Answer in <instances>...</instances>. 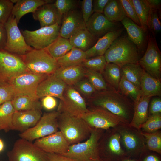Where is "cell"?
<instances>
[{"mask_svg":"<svg viewBox=\"0 0 161 161\" xmlns=\"http://www.w3.org/2000/svg\"><path fill=\"white\" fill-rule=\"evenodd\" d=\"M73 48L69 39L59 35L45 49L53 58L57 59L65 55Z\"/></svg>","mask_w":161,"mask_h":161,"instance_id":"30","label":"cell"},{"mask_svg":"<svg viewBox=\"0 0 161 161\" xmlns=\"http://www.w3.org/2000/svg\"><path fill=\"white\" fill-rule=\"evenodd\" d=\"M15 96V91L10 85H0V106L6 102L11 101Z\"/></svg>","mask_w":161,"mask_h":161,"instance_id":"47","label":"cell"},{"mask_svg":"<svg viewBox=\"0 0 161 161\" xmlns=\"http://www.w3.org/2000/svg\"><path fill=\"white\" fill-rule=\"evenodd\" d=\"M75 86L79 91L87 96L92 95L96 91L87 79L81 80L75 84Z\"/></svg>","mask_w":161,"mask_h":161,"instance_id":"48","label":"cell"},{"mask_svg":"<svg viewBox=\"0 0 161 161\" xmlns=\"http://www.w3.org/2000/svg\"><path fill=\"white\" fill-rule=\"evenodd\" d=\"M89 110L85 100L79 92L72 86H67L57 111L60 113H64L81 117Z\"/></svg>","mask_w":161,"mask_h":161,"instance_id":"15","label":"cell"},{"mask_svg":"<svg viewBox=\"0 0 161 161\" xmlns=\"http://www.w3.org/2000/svg\"><path fill=\"white\" fill-rule=\"evenodd\" d=\"M14 6L11 0H0V23L4 24L12 15Z\"/></svg>","mask_w":161,"mask_h":161,"instance_id":"44","label":"cell"},{"mask_svg":"<svg viewBox=\"0 0 161 161\" xmlns=\"http://www.w3.org/2000/svg\"><path fill=\"white\" fill-rule=\"evenodd\" d=\"M57 122L58 129L69 145L88 138L92 129L81 117L64 113H60Z\"/></svg>","mask_w":161,"mask_h":161,"instance_id":"2","label":"cell"},{"mask_svg":"<svg viewBox=\"0 0 161 161\" xmlns=\"http://www.w3.org/2000/svg\"><path fill=\"white\" fill-rule=\"evenodd\" d=\"M81 117L92 129L106 130L126 123L120 117L100 107H94Z\"/></svg>","mask_w":161,"mask_h":161,"instance_id":"11","label":"cell"},{"mask_svg":"<svg viewBox=\"0 0 161 161\" xmlns=\"http://www.w3.org/2000/svg\"><path fill=\"white\" fill-rule=\"evenodd\" d=\"M32 16L39 21L41 27L48 26L61 23L62 16L60 14L54 3L45 4L38 8Z\"/></svg>","mask_w":161,"mask_h":161,"instance_id":"22","label":"cell"},{"mask_svg":"<svg viewBox=\"0 0 161 161\" xmlns=\"http://www.w3.org/2000/svg\"><path fill=\"white\" fill-rule=\"evenodd\" d=\"M29 72L21 56L0 49V85L7 84L14 77Z\"/></svg>","mask_w":161,"mask_h":161,"instance_id":"7","label":"cell"},{"mask_svg":"<svg viewBox=\"0 0 161 161\" xmlns=\"http://www.w3.org/2000/svg\"><path fill=\"white\" fill-rule=\"evenodd\" d=\"M67 85L54 74L48 75L38 85L36 95L38 99L47 96L63 99L64 92Z\"/></svg>","mask_w":161,"mask_h":161,"instance_id":"19","label":"cell"},{"mask_svg":"<svg viewBox=\"0 0 161 161\" xmlns=\"http://www.w3.org/2000/svg\"><path fill=\"white\" fill-rule=\"evenodd\" d=\"M102 73L112 89L118 91L121 77L120 66L114 63H107Z\"/></svg>","mask_w":161,"mask_h":161,"instance_id":"36","label":"cell"},{"mask_svg":"<svg viewBox=\"0 0 161 161\" xmlns=\"http://www.w3.org/2000/svg\"><path fill=\"white\" fill-rule=\"evenodd\" d=\"M94 107L105 109L122 119L127 124L131 122L134 113V102L118 91L112 89L96 94L92 98Z\"/></svg>","mask_w":161,"mask_h":161,"instance_id":"1","label":"cell"},{"mask_svg":"<svg viewBox=\"0 0 161 161\" xmlns=\"http://www.w3.org/2000/svg\"><path fill=\"white\" fill-rule=\"evenodd\" d=\"M104 130L92 129L86 141L70 145L66 152L61 155L76 161H91L99 157L98 143Z\"/></svg>","mask_w":161,"mask_h":161,"instance_id":"4","label":"cell"},{"mask_svg":"<svg viewBox=\"0 0 161 161\" xmlns=\"http://www.w3.org/2000/svg\"><path fill=\"white\" fill-rule=\"evenodd\" d=\"M26 67L33 73L49 75L53 74L60 66L46 49H33L21 56Z\"/></svg>","mask_w":161,"mask_h":161,"instance_id":"5","label":"cell"},{"mask_svg":"<svg viewBox=\"0 0 161 161\" xmlns=\"http://www.w3.org/2000/svg\"><path fill=\"white\" fill-rule=\"evenodd\" d=\"M18 24L15 17L12 15L4 24L7 35V43L4 49L21 56L33 48L26 43Z\"/></svg>","mask_w":161,"mask_h":161,"instance_id":"13","label":"cell"},{"mask_svg":"<svg viewBox=\"0 0 161 161\" xmlns=\"http://www.w3.org/2000/svg\"><path fill=\"white\" fill-rule=\"evenodd\" d=\"M60 27V24H56L34 31L22 30L21 32L29 46L35 49H45L59 35Z\"/></svg>","mask_w":161,"mask_h":161,"instance_id":"10","label":"cell"},{"mask_svg":"<svg viewBox=\"0 0 161 161\" xmlns=\"http://www.w3.org/2000/svg\"><path fill=\"white\" fill-rule=\"evenodd\" d=\"M161 129V114L150 115L147 120L142 124L140 129L142 131L152 133Z\"/></svg>","mask_w":161,"mask_h":161,"instance_id":"42","label":"cell"},{"mask_svg":"<svg viewBox=\"0 0 161 161\" xmlns=\"http://www.w3.org/2000/svg\"><path fill=\"white\" fill-rule=\"evenodd\" d=\"M11 102L15 111L41 110L42 107L38 100L24 95L15 96Z\"/></svg>","mask_w":161,"mask_h":161,"instance_id":"32","label":"cell"},{"mask_svg":"<svg viewBox=\"0 0 161 161\" xmlns=\"http://www.w3.org/2000/svg\"><path fill=\"white\" fill-rule=\"evenodd\" d=\"M140 23L145 32L148 28L147 19L150 8L145 0H131Z\"/></svg>","mask_w":161,"mask_h":161,"instance_id":"38","label":"cell"},{"mask_svg":"<svg viewBox=\"0 0 161 161\" xmlns=\"http://www.w3.org/2000/svg\"><path fill=\"white\" fill-rule=\"evenodd\" d=\"M120 67L121 75L141 90L140 80L143 69L138 63L127 64Z\"/></svg>","mask_w":161,"mask_h":161,"instance_id":"34","label":"cell"},{"mask_svg":"<svg viewBox=\"0 0 161 161\" xmlns=\"http://www.w3.org/2000/svg\"><path fill=\"white\" fill-rule=\"evenodd\" d=\"M106 130L99 141V155L100 152L106 153L109 157L108 161H112V160L120 161L127 158L122 147L120 135L116 128Z\"/></svg>","mask_w":161,"mask_h":161,"instance_id":"14","label":"cell"},{"mask_svg":"<svg viewBox=\"0 0 161 161\" xmlns=\"http://www.w3.org/2000/svg\"><path fill=\"white\" fill-rule=\"evenodd\" d=\"M86 69L81 64L59 66L53 74L67 86L75 85L85 76Z\"/></svg>","mask_w":161,"mask_h":161,"instance_id":"23","label":"cell"},{"mask_svg":"<svg viewBox=\"0 0 161 161\" xmlns=\"http://www.w3.org/2000/svg\"><path fill=\"white\" fill-rule=\"evenodd\" d=\"M15 111L11 101L6 102L0 106V131L7 132L13 130L12 121Z\"/></svg>","mask_w":161,"mask_h":161,"instance_id":"33","label":"cell"},{"mask_svg":"<svg viewBox=\"0 0 161 161\" xmlns=\"http://www.w3.org/2000/svg\"><path fill=\"white\" fill-rule=\"evenodd\" d=\"M160 17L158 10L150 8L147 19L148 27L153 33H157L161 31Z\"/></svg>","mask_w":161,"mask_h":161,"instance_id":"43","label":"cell"},{"mask_svg":"<svg viewBox=\"0 0 161 161\" xmlns=\"http://www.w3.org/2000/svg\"><path fill=\"white\" fill-rule=\"evenodd\" d=\"M4 148V144L3 140L0 138V152H1Z\"/></svg>","mask_w":161,"mask_h":161,"instance_id":"57","label":"cell"},{"mask_svg":"<svg viewBox=\"0 0 161 161\" xmlns=\"http://www.w3.org/2000/svg\"><path fill=\"white\" fill-rule=\"evenodd\" d=\"M143 152L145 155L142 161H160L159 156L155 154L156 152L148 150L146 147Z\"/></svg>","mask_w":161,"mask_h":161,"instance_id":"55","label":"cell"},{"mask_svg":"<svg viewBox=\"0 0 161 161\" xmlns=\"http://www.w3.org/2000/svg\"><path fill=\"white\" fill-rule=\"evenodd\" d=\"M97 38L85 28L77 32L69 39L73 47L86 52L93 46Z\"/></svg>","mask_w":161,"mask_h":161,"instance_id":"29","label":"cell"},{"mask_svg":"<svg viewBox=\"0 0 161 161\" xmlns=\"http://www.w3.org/2000/svg\"><path fill=\"white\" fill-rule=\"evenodd\" d=\"M63 15L59 31L60 36L69 39L78 31L86 28L81 11L75 9Z\"/></svg>","mask_w":161,"mask_h":161,"instance_id":"18","label":"cell"},{"mask_svg":"<svg viewBox=\"0 0 161 161\" xmlns=\"http://www.w3.org/2000/svg\"><path fill=\"white\" fill-rule=\"evenodd\" d=\"M150 9L158 10L161 5L160 0H145Z\"/></svg>","mask_w":161,"mask_h":161,"instance_id":"56","label":"cell"},{"mask_svg":"<svg viewBox=\"0 0 161 161\" xmlns=\"http://www.w3.org/2000/svg\"><path fill=\"white\" fill-rule=\"evenodd\" d=\"M41 102L42 106L47 110H51L57 106V102L55 97L47 96L42 98Z\"/></svg>","mask_w":161,"mask_h":161,"instance_id":"50","label":"cell"},{"mask_svg":"<svg viewBox=\"0 0 161 161\" xmlns=\"http://www.w3.org/2000/svg\"><path fill=\"white\" fill-rule=\"evenodd\" d=\"M109 0H93V13H103L104 9Z\"/></svg>","mask_w":161,"mask_h":161,"instance_id":"52","label":"cell"},{"mask_svg":"<svg viewBox=\"0 0 161 161\" xmlns=\"http://www.w3.org/2000/svg\"><path fill=\"white\" fill-rule=\"evenodd\" d=\"M92 2V0H83L81 2V12L85 23L93 13Z\"/></svg>","mask_w":161,"mask_h":161,"instance_id":"49","label":"cell"},{"mask_svg":"<svg viewBox=\"0 0 161 161\" xmlns=\"http://www.w3.org/2000/svg\"><path fill=\"white\" fill-rule=\"evenodd\" d=\"M139 52L128 37L119 36L113 41L104 55L107 63H114L120 66L127 64L138 63Z\"/></svg>","mask_w":161,"mask_h":161,"instance_id":"3","label":"cell"},{"mask_svg":"<svg viewBox=\"0 0 161 161\" xmlns=\"http://www.w3.org/2000/svg\"><path fill=\"white\" fill-rule=\"evenodd\" d=\"M48 161H76L62 155L55 153H47Z\"/></svg>","mask_w":161,"mask_h":161,"instance_id":"54","label":"cell"},{"mask_svg":"<svg viewBox=\"0 0 161 161\" xmlns=\"http://www.w3.org/2000/svg\"><path fill=\"white\" fill-rule=\"evenodd\" d=\"M107 64L104 55L86 59L81 65L85 69L103 73Z\"/></svg>","mask_w":161,"mask_h":161,"instance_id":"41","label":"cell"},{"mask_svg":"<svg viewBox=\"0 0 161 161\" xmlns=\"http://www.w3.org/2000/svg\"><path fill=\"white\" fill-rule=\"evenodd\" d=\"M91 161H105L101 159L99 157L92 160Z\"/></svg>","mask_w":161,"mask_h":161,"instance_id":"59","label":"cell"},{"mask_svg":"<svg viewBox=\"0 0 161 161\" xmlns=\"http://www.w3.org/2000/svg\"><path fill=\"white\" fill-rule=\"evenodd\" d=\"M126 16L141 27L140 23L131 0H119Z\"/></svg>","mask_w":161,"mask_h":161,"instance_id":"45","label":"cell"},{"mask_svg":"<svg viewBox=\"0 0 161 161\" xmlns=\"http://www.w3.org/2000/svg\"><path fill=\"white\" fill-rule=\"evenodd\" d=\"M151 98L142 95L134 102L133 115L129 126L140 129V126L147 120Z\"/></svg>","mask_w":161,"mask_h":161,"instance_id":"25","label":"cell"},{"mask_svg":"<svg viewBox=\"0 0 161 161\" xmlns=\"http://www.w3.org/2000/svg\"><path fill=\"white\" fill-rule=\"evenodd\" d=\"M42 116L41 110L15 111L13 116V130L22 133L34 126Z\"/></svg>","mask_w":161,"mask_h":161,"instance_id":"21","label":"cell"},{"mask_svg":"<svg viewBox=\"0 0 161 161\" xmlns=\"http://www.w3.org/2000/svg\"><path fill=\"white\" fill-rule=\"evenodd\" d=\"M140 85L142 95L150 97L161 96L160 80L153 77L143 69L141 74Z\"/></svg>","mask_w":161,"mask_h":161,"instance_id":"28","label":"cell"},{"mask_svg":"<svg viewBox=\"0 0 161 161\" xmlns=\"http://www.w3.org/2000/svg\"><path fill=\"white\" fill-rule=\"evenodd\" d=\"M121 22L127 31L128 38L136 46L139 52L143 50L145 40L143 29L126 16Z\"/></svg>","mask_w":161,"mask_h":161,"instance_id":"26","label":"cell"},{"mask_svg":"<svg viewBox=\"0 0 161 161\" xmlns=\"http://www.w3.org/2000/svg\"><path fill=\"white\" fill-rule=\"evenodd\" d=\"M138 64L147 73L160 80L161 52L155 38L150 35L145 53L140 59Z\"/></svg>","mask_w":161,"mask_h":161,"instance_id":"16","label":"cell"},{"mask_svg":"<svg viewBox=\"0 0 161 161\" xmlns=\"http://www.w3.org/2000/svg\"><path fill=\"white\" fill-rule=\"evenodd\" d=\"M123 30L122 29L116 30L99 38L92 47L85 52L86 59L104 55L113 41L120 36Z\"/></svg>","mask_w":161,"mask_h":161,"instance_id":"24","label":"cell"},{"mask_svg":"<svg viewBox=\"0 0 161 161\" xmlns=\"http://www.w3.org/2000/svg\"><path fill=\"white\" fill-rule=\"evenodd\" d=\"M7 39V31L4 24L0 23V49H4Z\"/></svg>","mask_w":161,"mask_h":161,"instance_id":"53","label":"cell"},{"mask_svg":"<svg viewBox=\"0 0 161 161\" xmlns=\"http://www.w3.org/2000/svg\"><path fill=\"white\" fill-rule=\"evenodd\" d=\"M115 22L109 21L103 13H93L85 23L86 29L93 35L100 38L116 30Z\"/></svg>","mask_w":161,"mask_h":161,"instance_id":"20","label":"cell"},{"mask_svg":"<svg viewBox=\"0 0 161 161\" xmlns=\"http://www.w3.org/2000/svg\"><path fill=\"white\" fill-rule=\"evenodd\" d=\"M86 69L85 76L96 90L107 89V86L101 74L98 72Z\"/></svg>","mask_w":161,"mask_h":161,"instance_id":"40","label":"cell"},{"mask_svg":"<svg viewBox=\"0 0 161 161\" xmlns=\"http://www.w3.org/2000/svg\"><path fill=\"white\" fill-rule=\"evenodd\" d=\"M144 137L146 148L148 150L161 154V131L160 130L152 133L142 131Z\"/></svg>","mask_w":161,"mask_h":161,"instance_id":"39","label":"cell"},{"mask_svg":"<svg viewBox=\"0 0 161 161\" xmlns=\"http://www.w3.org/2000/svg\"><path fill=\"white\" fill-rule=\"evenodd\" d=\"M53 2L49 0H17L14 5L12 15L18 24L24 15L29 13H33L39 7Z\"/></svg>","mask_w":161,"mask_h":161,"instance_id":"27","label":"cell"},{"mask_svg":"<svg viewBox=\"0 0 161 161\" xmlns=\"http://www.w3.org/2000/svg\"><path fill=\"white\" fill-rule=\"evenodd\" d=\"M103 14L110 21H121L126 16L119 0H109L104 9Z\"/></svg>","mask_w":161,"mask_h":161,"instance_id":"35","label":"cell"},{"mask_svg":"<svg viewBox=\"0 0 161 161\" xmlns=\"http://www.w3.org/2000/svg\"><path fill=\"white\" fill-rule=\"evenodd\" d=\"M34 144L47 153L63 154L70 145L60 131L35 140Z\"/></svg>","mask_w":161,"mask_h":161,"instance_id":"17","label":"cell"},{"mask_svg":"<svg viewBox=\"0 0 161 161\" xmlns=\"http://www.w3.org/2000/svg\"><path fill=\"white\" fill-rule=\"evenodd\" d=\"M118 91L129 97L134 102L142 95L141 90L122 75Z\"/></svg>","mask_w":161,"mask_h":161,"instance_id":"37","label":"cell"},{"mask_svg":"<svg viewBox=\"0 0 161 161\" xmlns=\"http://www.w3.org/2000/svg\"><path fill=\"white\" fill-rule=\"evenodd\" d=\"M54 4L62 16L70 10L76 9L77 4V1L74 0H56Z\"/></svg>","mask_w":161,"mask_h":161,"instance_id":"46","label":"cell"},{"mask_svg":"<svg viewBox=\"0 0 161 161\" xmlns=\"http://www.w3.org/2000/svg\"><path fill=\"white\" fill-rule=\"evenodd\" d=\"M120 137L122 147L128 158L140 156L146 148L145 138L140 129L124 123L115 127Z\"/></svg>","mask_w":161,"mask_h":161,"instance_id":"6","label":"cell"},{"mask_svg":"<svg viewBox=\"0 0 161 161\" xmlns=\"http://www.w3.org/2000/svg\"><path fill=\"white\" fill-rule=\"evenodd\" d=\"M86 59L85 52L73 47L65 55L56 60L60 66H68L81 64Z\"/></svg>","mask_w":161,"mask_h":161,"instance_id":"31","label":"cell"},{"mask_svg":"<svg viewBox=\"0 0 161 161\" xmlns=\"http://www.w3.org/2000/svg\"><path fill=\"white\" fill-rule=\"evenodd\" d=\"M58 111L45 113L33 127L19 134L21 138L32 142L58 131Z\"/></svg>","mask_w":161,"mask_h":161,"instance_id":"9","label":"cell"},{"mask_svg":"<svg viewBox=\"0 0 161 161\" xmlns=\"http://www.w3.org/2000/svg\"><path fill=\"white\" fill-rule=\"evenodd\" d=\"M159 114H161V99L159 97L154 98L150 103L148 115Z\"/></svg>","mask_w":161,"mask_h":161,"instance_id":"51","label":"cell"},{"mask_svg":"<svg viewBox=\"0 0 161 161\" xmlns=\"http://www.w3.org/2000/svg\"><path fill=\"white\" fill-rule=\"evenodd\" d=\"M8 161H48L47 153L32 142L20 138L7 153Z\"/></svg>","mask_w":161,"mask_h":161,"instance_id":"8","label":"cell"},{"mask_svg":"<svg viewBox=\"0 0 161 161\" xmlns=\"http://www.w3.org/2000/svg\"><path fill=\"white\" fill-rule=\"evenodd\" d=\"M120 161H137L135 159L129 158H126Z\"/></svg>","mask_w":161,"mask_h":161,"instance_id":"58","label":"cell"},{"mask_svg":"<svg viewBox=\"0 0 161 161\" xmlns=\"http://www.w3.org/2000/svg\"><path fill=\"white\" fill-rule=\"evenodd\" d=\"M48 76L29 72L14 77L7 84L10 85L13 88L15 96L24 95L38 100L36 94L37 87Z\"/></svg>","mask_w":161,"mask_h":161,"instance_id":"12","label":"cell"}]
</instances>
